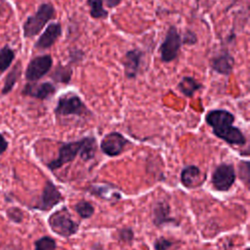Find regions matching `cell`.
Segmentation results:
<instances>
[{
    "instance_id": "cell-1",
    "label": "cell",
    "mask_w": 250,
    "mask_h": 250,
    "mask_svg": "<svg viewBox=\"0 0 250 250\" xmlns=\"http://www.w3.org/2000/svg\"><path fill=\"white\" fill-rule=\"evenodd\" d=\"M205 120L209 126L212 127L213 133L221 140L229 145L244 146L246 138L244 134L235 126L234 115L227 109H212L207 112Z\"/></svg>"
},
{
    "instance_id": "cell-2",
    "label": "cell",
    "mask_w": 250,
    "mask_h": 250,
    "mask_svg": "<svg viewBox=\"0 0 250 250\" xmlns=\"http://www.w3.org/2000/svg\"><path fill=\"white\" fill-rule=\"evenodd\" d=\"M97 149L96 139L85 137L81 140L62 144L59 148V155L56 159L48 163L50 170H57L66 163L71 162L78 154L84 160H89L95 156Z\"/></svg>"
},
{
    "instance_id": "cell-3",
    "label": "cell",
    "mask_w": 250,
    "mask_h": 250,
    "mask_svg": "<svg viewBox=\"0 0 250 250\" xmlns=\"http://www.w3.org/2000/svg\"><path fill=\"white\" fill-rule=\"evenodd\" d=\"M55 8L50 3H43L39 6L36 13L27 18L23 23V36L26 38L34 37L39 34L46 23L55 18Z\"/></svg>"
},
{
    "instance_id": "cell-4",
    "label": "cell",
    "mask_w": 250,
    "mask_h": 250,
    "mask_svg": "<svg viewBox=\"0 0 250 250\" xmlns=\"http://www.w3.org/2000/svg\"><path fill=\"white\" fill-rule=\"evenodd\" d=\"M48 223L51 229L62 237H70L74 235L79 229V224L71 218L66 208L54 212L49 217Z\"/></svg>"
},
{
    "instance_id": "cell-5",
    "label": "cell",
    "mask_w": 250,
    "mask_h": 250,
    "mask_svg": "<svg viewBox=\"0 0 250 250\" xmlns=\"http://www.w3.org/2000/svg\"><path fill=\"white\" fill-rule=\"evenodd\" d=\"M182 47V36L175 25H170L160 44L159 54L162 62H171L179 56Z\"/></svg>"
},
{
    "instance_id": "cell-6",
    "label": "cell",
    "mask_w": 250,
    "mask_h": 250,
    "mask_svg": "<svg viewBox=\"0 0 250 250\" xmlns=\"http://www.w3.org/2000/svg\"><path fill=\"white\" fill-rule=\"evenodd\" d=\"M55 113L58 116H83L90 113V111L79 96L73 93H67L58 100Z\"/></svg>"
},
{
    "instance_id": "cell-7",
    "label": "cell",
    "mask_w": 250,
    "mask_h": 250,
    "mask_svg": "<svg viewBox=\"0 0 250 250\" xmlns=\"http://www.w3.org/2000/svg\"><path fill=\"white\" fill-rule=\"evenodd\" d=\"M236 179L234 168L230 164L222 163L212 175V185L219 191H228L234 184Z\"/></svg>"
},
{
    "instance_id": "cell-8",
    "label": "cell",
    "mask_w": 250,
    "mask_h": 250,
    "mask_svg": "<svg viewBox=\"0 0 250 250\" xmlns=\"http://www.w3.org/2000/svg\"><path fill=\"white\" fill-rule=\"evenodd\" d=\"M53 59L50 55H43L33 58L25 70V78L30 82H35L46 75L52 68Z\"/></svg>"
},
{
    "instance_id": "cell-9",
    "label": "cell",
    "mask_w": 250,
    "mask_h": 250,
    "mask_svg": "<svg viewBox=\"0 0 250 250\" xmlns=\"http://www.w3.org/2000/svg\"><path fill=\"white\" fill-rule=\"evenodd\" d=\"M128 144V140L122 134L111 132L103 138L101 142V149L108 156H117L123 152Z\"/></svg>"
},
{
    "instance_id": "cell-10",
    "label": "cell",
    "mask_w": 250,
    "mask_h": 250,
    "mask_svg": "<svg viewBox=\"0 0 250 250\" xmlns=\"http://www.w3.org/2000/svg\"><path fill=\"white\" fill-rule=\"evenodd\" d=\"M144 60V52L138 48L127 51L124 55L122 64L124 67V75L128 79H134L139 74Z\"/></svg>"
},
{
    "instance_id": "cell-11",
    "label": "cell",
    "mask_w": 250,
    "mask_h": 250,
    "mask_svg": "<svg viewBox=\"0 0 250 250\" xmlns=\"http://www.w3.org/2000/svg\"><path fill=\"white\" fill-rule=\"evenodd\" d=\"M209 64L213 71L224 76H229L234 66V58L228 49H224L210 59Z\"/></svg>"
},
{
    "instance_id": "cell-12",
    "label": "cell",
    "mask_w": 250,
    "mask_h": 250,
    "mask_svg": "<svg viewBox=\"0 0 250 250\" xmlns=\"http://www.w3.org/2000/svg\"><path fill=\"white\" fill-rule=\"evenodd\" d=\"M62 28L60 22H51L45 28L43 33L39 36L37 41L34 44L35 49L37 50H46L51 48L57 40L62 36Z\"/></svg>"
},
{
    "instance_id": "cell-13",
    "label": "cell",
    "mask_w": 250,
    "mask_h": 250,
    "mask_svg": "<svg viewBox=\"0 0 250 250\" xmlns=\"http://www.w3.org/2000/svg\"><path fill=\"white\" fill-rule=\"evenodd\" d=\"M62 200V193L58 189V188L50 181L46 182L45 187L42 191V195L40 201L37 205V208L40 210H50L57 204H59Z\"/></svg>"
},
{
    "instance_id": "cell-14",
    "label": "cell",
    "mask_w": 250,
    "mask_h": 250,
    "mask_svg": "<svg viewBox=\"0 0 250 250\" xmlns=\"http://www.w3.org/2000/svg\"><path fill=\"white\" fill-rule=\"evenodd\" d=\"M56 93V87L51 82H43L40 84H26L22 90V94L39 100H47Z\"/></svg>"
},
{
    "instance_id": "cell-15",
    "label": "cell",
    "mask_w": 250,
    "mask_h": 250,
    "mask_svg": "<svg viewBox=\"0 0 250 250\" xmlns=\"http://www.w3.org/2000/svg\"><path fill=\"white\" fill-rule=\"evenodd\" d=\"M202 181H204V178L202 179L200 169L197 166H187L181 172V182L186 188H191L200 186Z\"/></svg>"
},
{
    "instance_id": "cell-16",
    "label": "cell",
    "mask_w": 250,
    "mask_h": 250,
    "mask_svg": "<svg viewBox=\"0 0 250 250\" xmlns=\"http://www.w3.org/2000/svg\"><path fill=\"white\" fill-rule=\"evenodd\" d=\"M153 224L157 227H161L166 224H172L175 222L173 218L170 217V206L166 201H158L152 210Z\"/></svg>"
},
{
    "instance_id": "cell-17",
    "label": "cell",
    "mask_w": 250,
    "mask_h": 250,
    "mask_svg": "<svg viewBox=\"0 0 250 250\" xmlns=\"http://www.w3.org/2000/svg\"><path fill=\"white\" fill-rule=\"evenodd\" d=\"M177 88L184 96L191 98L195 92L202 88V84L199 83L194 77L184 76L178 83Z\"/></svg>"
},
{
    "instance_id": "cell-18",
    "label": "cell",
    "mask_w": 250,
    "mask_h": 250,
    "mask_svg": "<svg viewBox=\"0 0 250 250\" xmlns=\"http://www.w3.org/2000/svg\"><path fill=\"white\" fill-rule=\"evenodd\" d=\"M87 6L90 9V16L96 20H104L108 17V12L104 8L103 0H87Z\"/></svg>"
},
{
    "instance_id": "cell-19",
    "label": "cell",
    "mask_w": 250,
    "mask_h": 250,
    "mask_svg": "<svg viewBox=\"0 0 250 250\" xmlns=\"http://www.w3.org/2000/svg\"><path fill=\"white\" fill-rule=\"evenodd\" d=\"M91 193H93V194H95V195H97L99 197L104 198L106 200H111V199L118 200L120 198L119 191H116L115 188L110 187V186H106V187H104V186L93 187V188L91 190Z\"/></svg>"
},
{
    "instance_id": "cell-20",
    "label": "cell",
    "mask_w": 250,
    "mask_h": 250,
    "mask_svg": "<svg viewBox=\"0 0 250 250\" xmlns=\"http://www.w3.org/2000/svg\"><path fill=\"white\" fill-rule=\"evenodd\" d=\"M21 73V62H18L14 66L12 71H10L9 74L7 75L5 83H4V87L2 90V94H8L13 89L14 85L20 78Z\"/></svg>"
},
{
    "instance_id": "cell-21",
    "label": "cell",
    "mask_w": 250,
    "mask_h": 250,
    "mask_svg": "<svg viewBox=\"0 0 250 250\" xmlns=\"http://www.w3.org/2000/svg\"><path fill=\"white\" fill-rule=\"evenodd\" d=\"M72 68L70 66L59 65L52 74V78L59 83L67 84L71 80Z\"/></svg>"
},
{
    "instance_id": "cell-22",
    "label": "cell",
    "mask_w": 250,
    "mask_h": 250,
    "mask_svg": "<svg viewBox=\"0 0 250 250\" xmlns=\"http://www.w3.org/2000/svg\"><path fill=\"white\" fill-rule=\"evenodd\" d=\"M15 59V53L9 47H4L0 50V72L6 70Z\"/></svg>"
},
{
    "instance_id": "cell-23",
    "label": "cell",
    "mask_w": 250,
    "mask_h": 250,
    "mask_svg": "<svg viewBox=\"0 0 250 250\" xmlns=\"http://www.w3.org/2000/svg\"><path fill=\"white\" fill-rule=\"evenodd\" d=\"M76 213L82 218V219H89L93 216L95 209L93 207V205L86 201V200H80L75 204L74 207Z\"/></svg>"
},
{
    "instance_id": "cell-24",
    "label": "cell",
    "mask_w": 250,
    "mask_h": 250,
    "mask_svg": "<svg viewBox=\"0 0 250 250\" xmlns=\"http://www.w3.org/2000/svg\"><path fill=\"white\" fill-rule=\"evenodd\" d=\"M57 243L50 236H43L35 241V250H56Z\"/></svg>"
},
{
    "instance_id": "cell-25",
    "label": "cell",
    "mask_w": 250,
    "mask_h": 250,
    "mask_svg": "<svg viewBox=\"0 0 250 250\" xmlns=\"http://www.w3.org/2000/svg\"><path fill=\"white\" fill-rule=\"evenodd\" d=\"M197 43V35L195 32H193L190 29H188L185 31L183 37H182V45H188V46H193Z\"/></svg>"
},
{
    "instance_id": "cell-26",
    "label": "cell",
    "mask_w": 250,
    "mask_h": 250,
    "mask_svg": "<svg viewBox=\"0 0 250 250\" xmlns=\"http://www.w3.org/2000/svg\"><path fill=\"white\" fill-rule=\"evenodd\" d=\"M172 245H173V242L163 236L155 239L153 243L154 250H169L172 247Z\"/></svg>"
},
{
    "instance_id": "cell-27",
    "label": "cell",
    "mask_w": 250,
    "mask_h": 250,
    "mask_svg": "<svg viewBox=\"0 0 250 250\" xmlns=\"http://www.w3.org/2000/svg\"><path fill=\"white\" fill-rule=\"evenodd\" d=\"M118 237L123 242H131L134 238V231L130 228H125L119 230Z\"/></svg>"
},
{
    "instance_id": "cell-28",
    "label": "cell",
    "mask_w": 250,
    "mask_h": 250,
    "mask_svg": "<svg viewBox=\"0 0 250 250\" xmlns=\"http://www.w3.org/2000/svg\"><path fill=\"white\" fill-rule=\"evenodd\" d=\"M103 1H104V3H105V5L108 8H114L122 2V0H103Z\"/></svg>"
},
{
    "instance_id": "cell-29",
    "label": "cell",
    "mask_w": 250,
    "mask_h": 250,
    "mask_svg": "<svg viewBox=\"0 0 250 250\" xmlns=\"http://www.w3.org/2000/svg\"><path fill=\"white\" fill-rule=\"evenodd\" d=\"M7 142H6V140L4 139V137L0 134V154L1 153H3L5 150H6V148H7Z\"/></svg>"
},
{
    "instance_id": "cell-30",
    "label": "cell",
    "mask_w": 250,
    "mask_h": 250,
    "mask_svg": "<svg viewBox=\"0 0 250 250\" xmlns=\"http://www.w3.org/2000/svg\"><path fill=\"white\" fill-rule=\"evenodd\" d=\"M246 250H249V249H248V248H246Z\"/></svg>"
}]
</instances>
